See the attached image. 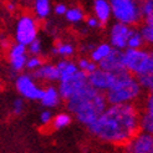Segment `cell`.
<instances>
[{"label": "cell", "mask_w": 153, "mask_h": 153, "mask_svg": "<svg viewBox=\"0 0 153 153\" xmlns=\"http://www.w3.org/2000/svg\"><path fill=\"white\" fill-rule=\"evenodd\" d=\"M87 128L100 141L123 147L140 132V111L133 103L108 105Z\"/></svg>", "instance_id": "obj_1"}, {"label": "cell", "mask_w": 153, "mask_h": 153, "mask_svg": "<svg viewBox=\"0 0 153 153\" xmlns=\"http://www.w3.org/2000/svg\"><path fill=\"white\" fill-rule=\"evenodd\" d=\"M108 106L103 92L95 90L87 83L68 100H66L67 110L74 114L80 123L88 127L98 118V116Z\"/></svg>", "instance_id": "obj_2"}, {"label": "cell", "mask_w": 153, "mask_h": 153, "mask_svg": "<svg viewBox=\"0 0 153 153\" xmlns=\"http://www.w3.org/2000/svg\"><path fill=\"white\" fill-rule=\"evenodd\" d=\"M141 91L137 79L126 68H122L114 72V81L105 92V97L108 105L133 103L141 96Z\"/></svg>", "instance_id": "obj_3"}, {"label": "cell", "mask_w": 153, "mask_h": 153, "mask_svg": "<svg viewBox=\"0 0 153 153\" xmlns=\"http://www.w3.org/2000/svg\"><path fill=\"white\" fill-rule=\"evenodd\" d=\"M122 62L126 70L134 77L153 72V55L143 49H125L122 52Z\"/></svg>", "instance_id": "obj_4"}, {"label": "cell", "mask_w": 153, "mask_h": 153, "mask_svg": "<svg viewBox=\"0 0 153 153\" xmlns=\"http://www.w3.org/2000/svg\"><path fill=\"white\" fill-rule=\"evenodd\" d=\"M111 14L118 22L129 26L137 25L142 19L141 1L138 0H108Z\"/></svg>", "instance_id": "obj_5"}, {"label": "cell", "mask_w": 153, "mask_h": 153, "mask_svg": "<svg viewBox=\"0 0 153 153\" xmlns=\"http://www.w3.org/2000/svg\"><path fill=\"white\" fill-rule=\"evenodd\" d=\"M88 83L87 81V74L82 70L76 71L75 74L66 76L59 80V94L61 98L64 100H68L72 95H75L77 91H80L83 86H86Z\"/></svg>", "instance_id": "obj_6"}, {"label": "cell", "mask_w": 153, "mask_h": 153, "mask_svg": "<svg viewBox=\"0 0 153 153\" xmlns=\"http://www.w3.org/2000/svg\"><path fill=\"white\" fill-rule=\"evenodd\" d=\"M15 87L21 95V97L30 101H40L44 92V88L37 85L35 82V79L30 74L18 75L16 80H15Z\"/></svg>", "instance_id": "obj_7"}, {"label": "cell", "mask_w": 153, "mask_h": 153, "mask_svg": "<svg viewBox=\"0 0 153 153\" xmlns=\"http://www.w3.org/2000/svg\"><path fill=\"white\" fill-rule=\"evenodd\" d=\"M37 22L36 20L30 16V15H24L18 20L16 29H15V40L19 44L27 45L37 37Z\"/></svg>", "instance_id": "obj_8"}, {"label": "cell", "mask_w": 153, "mask_h": 153, "mask_svg": "<svg viewBox=\"0 0 153 153\" xmlns=\"http://www.w3.org/2000/svg\"><path fill=\"white\" fill-rule=\"evenodd\" d=\"M134 27L116 21L111 26V30H110V42H111L110 45L113 49L123 51L125 49H127L128 37L131 36Z\"/></svg>", "instance_id": "obj_9"}, {"label": "cell", "mask_w": 153, "mask_h": 153, "mask_svg": "<svg viewBox=\"0 0 153 153\" xmlns=\"http://www.w3.org/2000/svg\"><path fill=\"white\" fill-rule=\"evenodd\" d=\"M128 153H153V137L147 132H137L125 146Z\"/></svg>", "instance_id": "obj_10"}, {"label": "cell", "mask_w": 153, "mask_h": 153, "mask_svg": "<svg viewBox=\"0 0 153 153\" xmlns=\"http://www.w3.org/2000/svg\"><path fill=\"white\" fill-rule=\"evenodd\" d=\"M87 81L90 86H92L95 90L100 91V92H106L114 81V72H108L97 68L94 72L87 75Z\"/></svg>", "instance_id": "obj_11"}, {"label": "cell", "mask_w": 153, "mask_h": 153, "mask_svg": "<svg viewBox=\"0 0 153 153\" xmlns=\"http://www.w3.org/2000/svg\"><path fill=\"white\" fill-rule=\"evenodd\" d=\"M122 50H117V49H113L110 52V55L105 57L103 60H101L100 62L97 64V67L100 70L103 71H108V72H116L122 70L123 67V62H122Z\"/></svg>", "instance_id": "obj_12"}, {"label": "cell", "mask_w": 153, "mask_h": 153, "mask_svg": "<svg viewBox=\"0 0 153 153\" xmlns=\"http://www.w3.org/2000/svg\"><path fill=\"white\" fill-rule=\"evenodd\" d=\"M31 76L36 80H45V81H59L60 80V70L56 65H41L39 68L33 71Z\"/></svg>", "instance_id": "obj_13"}, {"label": "cell", "mask_w": 153, "mask_h": 153, "mask_svg": "<svg viewBox=\"0 0 153 153\" xmlns=\"http://www.w3.org/2000/svg\"><path fill=\"white\" fill-rule=\"evenodd\" d=\"M94 13L95 18L101 22V25H105L111 19V5L108 0H95L94 1Z\"/></svg>", "instance_id": "obj_14"}, {"label": "cell", "mask_w": 153, "mask_h": 153, "mask_svg": "<svg viewBox=\"0 0 153 153\" xmlns=\"http://www.w3.org/2000/svg\"><path fill=\"white\" fill-rule=\"evenodd\" d=\"M40 102L44 107H46V108L57 107L61 102V96L59 94V90L55 86H49L46 88H44V92H42V96L40 98Z\"/></svg>", "instance_id": "obj_15"}, {"label": "cell", "mask_w": 153, "mask_h": 153, "mask_svg": "<svg viewBox=\"0 0 153 153\" xmlns=\"http://www.w3.org/2000/svg\"><path fill=\"white\" fill-rule=\"evenodd\" d=\"M112 51V46L110 44H106V42H102L100 45L94 48V50L91 51L90 56H91V61L98 64L101 60H103L105 57H107L110 55V52Z\"/></svg>", "instance_id": "obj_16"}, {"label": "cell", "mask_w": 153, "mask_h": 153, "mask_svg": "<svg viewBox=\"0 0 153 153\" xmlns=\"http://www.w3.org/2000/svg\"><path fill=\"white\" fill-rule=\"evenodd\" d=\"M71 122H72V116L70 113L61 112V113H57L56 116L52 117L51 125L55 129H62V128H66V127L70 126Z\"/></svg>", "instance_id": "obj_17"}, {"label": "cell", "mask_w": 153, "mask_h": 153, "mask_svg": "<svg viewBox=\"0 0 153 153\" xmlns=\"http://www.w3.org/2000/svg\"><path fill=\"white\" fill-rule=\"evenodd\" d=\"M56 67L60 70V79L66 77V76H70L72 74H75L76 71H79V67L75 62L67 60H61L56 64Z\"/></svg>", "instance_id": "obj_18"}, {"label": "cell", "mask_w": 153, "mask_h": 153, "mask_svg": "<svg viewBox=\"0 0 153 153\" xmlns=\"http://www.w3.org/2000/svg\"><path fill=\"white\" fill-rule=\"evenodd\" d=\"M140 131L151 133L153 132V112L144 111L140 113Z\"/></svg>", "instance_id": "obj_19"}, {"label": "cell", "mask_w": 153, "mask_h": 153, "mask_svg": "<svg viewBox=\"0 0 153 153\" xmlns=\"http://www.w3.org/2000/svg\"><path fill=\"white\" fill-rule=\"evenodd\" d=\"M51 11L50 0H35V14L39 19H46Z\"/></svg>", "instance_id": "obj_20"}, {"label": "cell", "mask_w": 153, "mask_h": 153, "mask_svg": "<svg viewBox=\"0 0 153 153\" xmlns=\"http://www.w3.org/2000/svg\"><path fill=\"white\" fill-rule=\"evenodd\" d=\"M74 52H75L74 45L67 44V42H60V44H57V46L52 49L53 55H59L62 57H70L74 55Z\"/></svg>", "instance_id": "obj_21"}, {"label": "cell", "mask_w": 153, "mask_h": 153, "mask_svg": "<svg viewBox=\"0 0 153 153\" xmlns=\"http://www.w3.org/2000/svg\"><path fill=\"white\" fill-rule=\"evenodd\" d=\"M141 13L146 24H153V0H143L141 3Z\"/></svg>", "instance_id": "obj_22"}, {"label": "cell", "mask_w": 153, "mask_h": 153, "mask_svg": "<svg viewBox=\"0 0 153 153\" xmlns=\"http://www.w3.org/2000/svg\"><path fill=\"white\" fill-rule=\"evenodd\" d=\"M65 16H66V20L70 22H81L83 18H85V14H83L81 7H71V9L67 7Z\"/></svg>", "instance_id": "obj_23"}, {"label": "cell", "mask_w": 153, "mask_h": 153, "mask_svg": "<svg viewBox=\"0 0 153 153\" xmlns=\"http://www.w3.org/2000/svg\"><path fill=\"white\" fill-rule=\"evenodd\" d=\"M143 45H144V41H143V39H142L140 31L134 29L133 33L131 34V36L128 37L127 49H142Z\"/></svg>", "instance_id": "obj_24"}, {"label": "cell", "mask_w": 153, "mask_h": 153, "mask_svg": "<svg viewBox=\"0 0 153 153\" xmlns=\"http://www.w3.org/2000/svg\"><path fill=\"white\" fill-rule=\"evenodd\" d=\"M27 57H29L27 53H25V55H20V56L10 57V66L13 68V71L14 72H20L21 70H24Z\"/></svg>", "instance_id": "obj_25"}, {"label": "cell", "mask_w": 153, "mask_h": 153, "mask_svg": "<svg viewBox=\"0 0 153 153\" xmlns=\"http://www.w3.org/2000/svg\"><path fill=\"white\" fill-rule=\"evenodd\" d=\"M136 79H137L138 85L141 86V88H144L147 91H152V88H153V75L152 74L136 76Z\"/></svg>", "instance_id": "obj_26"}, {"label": "cell", "mask_w": 153, "mask_h": 153, "mask_svg": "<svg viewBox=\"0 0 153 153\" xmlns=\"http://www.w3.org/2000/svg\"><path fill=\"white\" fill-rule=\"evenodd\" d=\"M140 34L144 44H152L153 42V24H144L141 27Z\"/></svg>", "instance_id": "obj_27"}, {"label": "cell", "mask_w": 153, "mask_h": 153, "mask_svg": "<svg viewBox=\"0 0 153 153\" xmlns=\"http://www.w3.org/2000/svg\"><path fill=\"white\" fill-rule=\"evenodd\" d=\"M26 48H27V52L31 56H39L41 53V51H42V44H41L40 39H37L36 37V39L33 40Z\"/></svg>", "instance_id": "obj_28"}, {"label": "cell", "mask_w": 153, "mask_h": 153, "mask_svg": "<svg viewBox=\"0 0 153 153\" xmlns=\"http://www.w3.org/2000/svg\"><path fill=\"white\" fill-rule=\"evenodd\" d=\"M25 53H27V48L25 46V45L16 42V44L13 45V46L10 48V50H9V57L25 55Z\"/></svg>", "instance_id": "obj_29"}, {"label": "cell", "mask_w": 153, "mask_h": 153, "mask_svg": "<svg viewBox=\"0 0 153 153\" xmlns=\"http://www.w3.org/2000/svg\"><path fill=\"white\" fill-rule=\"evenodd\" d=\"M42 64V60L40 56H31V57H27L26 60V64H25V68H27V70H36V68H39Z\"/></svg>", "instance_id": "obj_30"}, {"label": "cell", "mask_w": 153, "mask_h": 153, "mask_svg": "<svg viewBox=\"0 0 153 153\" xmlns=\"http://www.w3.org/2000/svg\"><path fill=\"white\" fill-rule=\"evenodd\" d=\"M52 113H51V111H49V110H45V111H42L41 113H40V122L44 125V126H46V125H50L51 123V121H52Z\"/></svg>", "instance_id": "obj_31"}, {"label": "cell", "mask_w": 153, "mask_h": 153, "mask_svg": "<svg viewBox=\"0 0 153 153\" xmlns=\"http://www.w3.org/2000/svg\"><path fill=\"white\" fill-rule=\"evenodd\" d=\"M24 111V100L22 98H16L13 103V112L15 114H21Z\"/></svg>", "instance_id": "obj_32"}, {"label": "cell", "mask_w": 153, "mask_h": 153, "mask_svg": "<svg viewBox=\"0 0 153 153\" xmlns=\"http://www.w3.org/2000/svg\"><path fill=\"white\" fill-rule=\"evenodd\" d=\"M86 22H87V26L91 27V29H97V27L102 26V25H101V22L98 21L95 16H90V18H87Z\"/></svg>", "instance_id": "obj_33"}, {"label": "cell", "mask_w": 153, "mask_h": 153, "mask_svg": "<svg viewBox=\"0 0 153 153\" xmlns=\"http://www.w3.org/2000/svg\"><path fill=\"white\" fill-rule=\"evenodd\" d=\"M66 10H67V6L65 4H62V3L56 4V6L53 7V11H55V14L59 15V16H61V15H65Z\"/></svg>", "instance_id": "obj_34"}, {"label": "cell", "mask_w": 153, "mask_h": 153, "mask_svg": "<svg viewBox=\"0 0 153 153\" xmlns=\"http://www.w3.org/2000/svg\"><path fill=\"white\" fill-rule=\"evenodd\" d=\"M90 61L91 60H88V59H81V60H79V62L76 64L77 65V67H79V70H82V71H86V68H87V66H88V64H90Z\"/></svg>", "instance_id": "obj_35"}, {"label": "cell", "mask_w": 153, "mask_h": 153, "mask_svg": "<svg viewBox=\"0 0 153 153\" xmlns=\"http://www.w3.org/2000/svg\"><path fill=\"white\" fill-rule=\"evenodd\" d=\"M144 111H148V112H153V97L152 95H149L146 100V110Z\"/></svg>", "instance_id": "obj_36"}, {"label": "cell", "mask_w": 153, "mask_h": 153, "mask_svg": "<svg viewBox=\"0 0 153 153\" xmlns=\"http://www.w3.org/2000/svg\"><path fill=\"white\" fill-rule=\"evenodd\" d=\"M97 64L96 62H94V61H90V64H88V66H87V68H86V74L88 75V74H91V72H94L95 70H97Z\"/></svg>", "instance_id": "obj_37"}, {"label": "cell", "mask_w": 153, "mask_h": 153, "mask_svg": "<svg viewBox=\"0 0 153 153\" xmlns=\"http://www.w3.org/2000/svg\"><path fill=\"white\" fill-rule=\"evenodd\" d=\"M6 7H7V10H9V11H14V10H15V7H16V5H15L14 3H9Z\"/></svg>", "instance_id": "obj_38"}, {"label": "cell", "mask_w": 153, "mask_h": 153, "mask_svg": "<svg viewBox=\"0 0 153 153\" xmlns=\"http://www.w3.org/2000/svg\"><path fill=\"white\" fill-rule=\"evenodd\" d=\"M118 153H128V152H127V151H125V149H123V151H121V152H118Z\"/></svg>", "instance_id": "obj_39"}, {"label": "cell", "mask_w": 153, "mask_h": 153, "mask_svg": "<svg viewBox=\"0 0 153 153\" xmlns=\"http://www.w3.org/2000/svg\"><path fill=\"white\" fill-rule=\"evenodd\" d=\"M0 88H1V82H0Z\"/></svg>", "instance_id": "obj_40"}]
</instances>
